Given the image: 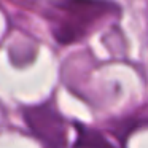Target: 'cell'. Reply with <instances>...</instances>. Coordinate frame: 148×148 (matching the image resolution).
<instances>
[{
    "label": "cell",
    "instance_id": "7a4b0ae2",
    "mask_svg": "<svg viewBox=\"0 0 148 148\" xmlns=\"http://www.w3.org/2000/svg\"><path fill=\"white\" fill-rule=\"evenodd\" d=\"M24 121L37 138L48 148H65L67 123L51 103H42L24 108Z\"/></svg>",
    "mask_w": 148,
    "mask_h": 148
},
{
    "label": "cell",
    "instance_id": "6da1fadb",
    "mask_svg": "<svg viewBox=\"0 0 148 148\" xmlns=\"http://www.w3.org/2000/svg\"><path fill=\"white\" fill-rule=\"evenodd\" d=\"M115 10L103 0H54L49 13L54 38L62 45L77 42Z\"/></svg>",
    "mask_w": 148,
    "mask_h": 148
}]
</instances>
